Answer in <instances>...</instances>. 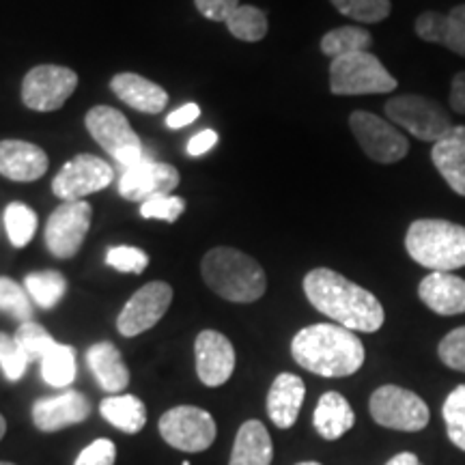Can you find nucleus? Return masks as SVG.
I'll list each match as a JSON object with an SVG mask.
<instances>
[{
	"instance_id": "f257e3e1",
	"label": "nucleus",
	"mask_w": 465,
	"mask_h": 465,
	"mask_svg": "<svg viewBox=\"0 0 465 465\" xmlns=\"http://www.w3.org/2000/svg\"><path fill=\"white\" fill-rule=\"evenodd\" d=\"M308 302L351 332H377L386 322L381 302L371 291L351 282L330 267H317L304 276Z\"/></svg>"
},
{
	"instance_id": "f03ea898",
	"label": "nucleus",
	"mask_w": 465,
	"mask_h": 465,
	"mask_svg": "<svg viewBox=\"0 0 465 465\" xmlns=\"http://www.w3.org/2000/svg\"><path fill=\"white\" fill-rule=\"evenodd\" d=\"M291 356L319 377H349L362 369L366 351L356 332L339 323H315L291 341Z\"/></svg>"
},
{
	"instance_id": "7ed1b4c3",
	"label": "nucleus",
	"mask_w": 465,
	"mask_h": 465,
	"mask_svg": "<svg viewBox=\"0 0 465 465\" xmlns=\"http://www.w3.org/2000/svg\"><path fill=\"white\" fill-rule=\"evenodd\" d=\"M201 274L207 287L235 304H252L267 291V276L257 259L237 248L218 246L203 257Z\"/></svg>"
},
{
	"instance_id": "20e7f679",
	"label": "nucleus",
	"mask_w": 465,
	"mask_h": 465,
	"mask_svg": "<svg viewBox=\"0 0 465 465\" xmlns=\"http://www.w3.org/2000/svg\"><path fill=\"white\" fill-rule=\"evenodd\" d=\"M405 250L427 270H461L465 267V226L438 218L416 220L407 229Z\"/></svg>"
},
{
	"instance_id": "39448f33",
	"label": "nucleus",
	"mask_w": 465,
	"mask_h": 465,
	"mask_svg": "<svg viewBox=\"0 0 465 465\" xmlns=\"http://www.w3.org/2000/svg\"><path fill=\"white\" fill-rule=\"evenodd\" d=\"M397 86L399 80L371 52L332 58L330 65V91L334 95H377L392 93Z\"/></svg>"
},
{
	"instance_id": "423d86ee",
	"label": "nucleus",
	"mask_w": 465,
	"mask_h": 465,
	"mask_svg": "<svg viewBox=\"0 0 465 465\" xmlns=\"http://www.w3.org/2000/svg\"><path fill=\"white\" fill-rule=\"evenodd\" d=\"M383 113L394 125L403 127L405 132L424 143L435 144L455 127L449 110L440 102L431 100V97L414 95V93H405V95L388 100Z\"/></svg>"
},
{
	"instance_id": "0eeeda50",
	"label": "nucleus",
	"mask_w": 465,
	"mask_h": 465,
	"mask_svg": "<svg viewBox=\"0 0 465 465\" xmlns=\"http://www.w3.org/2000/svg\"><path fill=\"white\" fill-rule=\"evenodd\" d=\"M84 125L93 141L106 149L110 158L119 162L121 166L132 168L144 158L143 143L138 134L132 130L130 121L124 113L110 106H95L84 116Z\"/></svg>"
},
{
	"instance_id": "6e6552de",
	"label": "nucleus",
	"mask_w": 465,
	"mask_h": 465,
	"mask_svg": "<svg viewBox=\"0 0 465 465\" xmlns=\"http://www.w3.org/2000/svg\"><path fill=\"white\" fill-rule=\"evenodd\" d=\"M369 410L377 424L394 431H422L431 420V411L416 392L392 383L377 388L371 394Z\"/></svg>"
},
{
	"instance_id": "1a4fd4ad",
	"label": "nucleus",
	"mask_w": 465,
	"mask_h": 465,
	"mask_svg": "<svg viewBox=\"0 0 465 465\" xmlns=\"http://www.w3.org/2000/svg\"><path fill=\"white\" fill-rule=\"evenodd\" d=\"M160 435L168 446L182 452H203L216 440L218 427L213 416L203 407L177 405L160 418Z\"/></svg>"
},
{
	"instance_id": "9d476101",
	"label": "nucleus",
	"mask_w": 465,
	"mask_h": 465,
	"mask_svg": "<svg viewBox=\"0 0 465 465\" xmlns=\"http://www.w3.org/2000/svg\"><path fill=\"white\" fill-rule=\"evenodd\" d=\"M349 127L360 147L377 164H397L410 153V143L391 121L366 110H356L349 116Z\"/></svg>"
},
{
	"instance_id": "9b49d317",
	"label": "nucleus",
	"mask_w": 465,
	"mask_h": 465,
	"mask_svg": "<svg viewBox=\"0 0 465 465\" xmlns=\"http://www.w3.org/2000/svg\"><path fill=\"white\" fill-rule=\"evenodd\" d=\"M78 86V74L63 65H37L22 80V102L35 113L63 108Z\"/></svg>"
},
{
	"instance_id": "f8f14e48",
	"label": "nucleus",
	"mask_w": 465,
	"mask_h": 465,
	"mask_svg": "<svg viewBox=\"0 0 465 465\" xmlns=\"http://www.w3.org/2000/svg\"><path fill=\"white\" fill-rule=\"evenodd\" d=\"M114 179L113 166L91 153H80L63 164L52 182V192L61 201H83L93 192L106 190Z\"/></svg>"
},
{
	"instance_id": "ddd939ff",
	"label": "nucleus",
	"mask_w": 465,
	"mask_h": 465,
	"mask_svg": "<svg viewBox=\"0 0 465 465\" xmlns=\"http://www.w3.org/2000/svg\"><path fill=\"white\" fill-rule=\"evenodd\" d=\"M93 207L86 201L61 203L45 224V246L56 259H72L91 229Z\"/></svg>"
},
{
	"instance_id": "4468645a",
	"label": "nucleus",
	"mask_w": 465,
	"mask_h": 465,
	"mask_svg": "<svg viewBox=\"0 0 465 465\" xmlns=\"http://www.w3.org/2000/svg\"><path fill=\"white\" fill-rule=\"evenodd\" d=\"M173 302V287L168 282L153 281L144 284L127 300L124 311L116 317V330L125 339L138 336L155 328L162 317L166 315Z\"/></svg>"
},
{
	"instance_id": "2eb2a0df",
	"label": "nucleus",
	"mask_w": 465,
	"mask_h": 465,
	"mask_svg": "<svg viewBox=\"0 0 465 465\" xmlns=\"http://www.w3.org/2000/svg\"><path fill=\"white\" fill-rule=\"evenodd\" d=\"M179 185V171L164 162L144 155L136 166L125 168L119 182V194L125 201H147L151 196L171 194Z\"/></svg>"
},
{
	"instance_id": "dca6fc26",
	"label": "nucleus",
	"mask_w": 465,
	"mask_h": 465,
	"mask_svg": "<svg viewBox=\"0 0 465 465\" xmlns=\"http://www.w3.org/2000/svg\"><path fill=\"white\" fill-rule=\"evenodd\" d=\"M196 375L207 388H218L231 380L235 371V347L223 332L203 330L194 341Z\"/></svg>"
},
{
	"instance_id": "f3484780",
	"label": "nucleus",
	"mask_w": 465,
	"mask_h": 465,
	"mask_svg": "<svg viewBox=\"0 0 465 465\" xmlns=\"http://www.w3.org/2000/svg\"><path fill=\"white\" fill-rule=\"evenodd\" d=\"M91 416V401L78 391H65L56 397L35 401L33 422L39 431L54 433L72 424L84 422Z\"/></svg>"
},
{
	"instance_id": "a211bd4d",
	"label": "nucleus",
	"mask_w": 465,
	"mask_h": 465,
	"mask_svg": "<svg viewBox=\"0 0 465 465\" xmlns=\"http://www.w3.org/2000/svg\"><path fill=\"white\" fill-rule=\"evenodd\" d=\"M45 151L26 141H0V174L17 183H31L48 173Z\"/></svg>"
},
{
	"instance_id": "6ab92c4d",
	"label": "nucleus",
	"mask_w": 465,
	"mask_h": 465,
	"mask_svg": "<svg viewBox=\"0 0 465 465\" xmlns=\"http://www.w3.org/2000/svg\"><path fill=\"white\" fill-rule=\"evenodd\" d=\"M416 35L422 42L444 45L446 50L465 56V5H457L449 14L424 11L416 20Z\"/></svg>"
},
{
	"instance_id": "aec40b11",
	"label": "nucleus",
	"mask_w": 465,
	"mask_h": 465,
	"mask_svg": "<svg viewBox=\"0 0 465 465\" xmlns=\"http://www.w3.org/2000/svg\"><path fill=\"white\" fill-rule=\"evenodd\" d=\"M418 298L441 317L465 312V281L450 272H431L418 284Z\"/></svg>"
},
{
	"instance_id": "412c9836",
	"label": "nucleus",
	"mask_w": 465,
	"mask_h": 465,
	"mask_svg": "<svg viewBox=\"0 0 465 465\" xmlns=\"http://www.w3.org/2000/svg\"><path fill=\"white\" fill-rule=\"evenodd\" d=\"M306 399V386L302 377L281 373L267 392V414L278 429H291L298 420Z\"/></svg>"
},
{
	"instance_id": "4be33fe9",
	"label": "nucleus",
	"mask_w": 465,
	"mask_h": 465,
	"mask_svg": "<svg viewBox=\"0 0 465 465\" xmlns=\"http://www.w3.org/2000/svg\"><path fill=\"white\" fill-rule=\"evenodd\" d=\"M110 89L121 102L143 114H160L168 104V93L143 75L125 72L110 80Z\"/></svg>"
},
{
	"instance_id": "5701e85b",
	"label": "nucleus",
	"mask_w": 465,
	"mask_h": 465,
	"mask_svg": "<svg viewBox=\"0 0 465 465\" xmlns=\"http://www.w3.org/2000/svg\"><path fill=\"white\" fill-rule=\"evenodd\" d=\"M431 160L450 190L465 196V125H455L433 144Z\"/></svg>"
},
{
	"instance_id": "b1692460",
	"label": "nucleus",
	"mask_w": 465,
	"mask_h": 465,
	"mask_svg": "<svg viewBox=\"0 0 465 465\" xmlns=\"http://www.w3.org/2000/svg\"><path fill=\"white\" fill-rule=\"evenodd\" d=\"M86 362L95 381L108 394L125 391L130 383V369L124 362V356L113 342H95L86 351Z\"/></svg>"
},
{
	"instance_id": "393cba45",
	"label": "nucleus",
	"mask_w": 465,
	"mask_h": 465,
	"mask_svg": "<svg viewBox=\"0 0 465 465\" xmlns=\"http://www.w3.org/2000/svg\"><path fill=\"white\" fill-rule=\"evenodd\" d=\"M274 446L261 420H246L235 435L229 465H272Z\"/></svg>"
},
{
	"instance_id": "a878e982",
	"label": "nucleus",
	"mask_w": 465,
	"mask_h": 465,
	"mask_svg": "<svg viewBox=\"0 0 465 465\" xmlns=\"http://www.w3.org/2000/svg\"><path fill=\"white\" fill-rule=\"evenodd\" d=\"M312 424H315L317 433L323 440L334 441L342 438L356 424V414H353L351 405H349V401L342 394L325 392L315 407Z\"/></svg>"
},
{
	"instance_id": "bb28decb",
	"label": "nucleus",
	"mask_w": 465,
	"mask_h": 465,
	"mask_svg": "<svg viewBox=\"0 0 465 465\" xmlns=\"http://www.w3.org/2000/svg\"><path fill=\"white\" fill-rule=\"evenodd\" d=\"M100 414L124 433H141L147 422V407L134 394H113L100 403Z\"/></svg>"
},
{
	"instance_id": "cd10ccee",
	"label": "nucleus",
	"mask_w": 465,
	"mask_h": 465,
	"mask_svg": "<svg viewBox=\"0 0 465 465\" xmlns=\"http://www.w3.org/2000/svg\"><path fill=\"white\" fill-rule=\"evenodd\" d=\"M371 45H373V35L362 26H339L325 33L322 39V52L330 58L369 52Z\"/></svg>"
},
{
	"instance_id": "c85d7f7f",
	"label": "nucleus",
	"mask_w": 465,
	"mask_h": 465,
	"mask_svg": "<svg viewBox=\"0 0 465 465\" xmlns=\"http://www.w3.org/2000/svg\"><path fill=\"white\" fill-rule=\"evenodd\" d=\"M25 289L35 304L48 311V308H54L58 302L65 298L67 281L65 276L58 274L54 270L33 272V274L25 278Z\"/></svg>"
},
{
	"instance_id": "c756f323",
	"label": "nucleus",
	"mask_w": 465,
	"mask_h": 465,
	"mask_svg": "<svg viewBox=\"0 0 465 465\" xmlns=\"http://www.w3.org/2000/svg\"><path fill=\"white\" fill-rule=\"evenodd\" d=\"M42 377L52 388H67L75 380V351L74 347L56 342L48 356L42 360Z\"/></svg>"
},
{
	"instance_id": "7c9ffc66",
	"label": "nucleus",
	"mask_w": 465,
	"mask_h": 465,
	"mask_svg": "<svg viewBox=\"0 0 465 465\" xmlns=\"http://www.w3.org/2000/svg\"><path fill=\"white\" fill-rule=\"evenodd\" d=\"M224 25L232 37L242 42H261L267 35V15L252 5H240Z\"/></svg>"
},
{
	"instance_id": "2f4dec72",
	"label": "nucleus",
	"mask_w": 465,
	"mask_h": 465,
	"mask_svg": "<svg viewBox=\"0 0 465 465\" xmlns=\"http://www.w3.org/2000/svg\"><path fill=\"white\" fill-rule=\"evenodd\" d=\"M5 229L15 248H25L33 242L37 231V213L25 203H11L5 209Z\"/></svg>"
},
{
	"instance_id": "473e14b6",
	"label": "nucleus",
	"mask_w": 465,
	"mask_h": 465,
	"mask_svg": "<svg viewBox=\"0 0 465 465\" xmlns=\"http://www.w3.org/2000/svg\"><path fill=\"white\" fill-rule=\"evenodd\" d=\"M14 339L17 345H20L22 351H25L28 362H42V360L48 356L50 349L56 345V341L52 339L48 330L35 322L20 323V328L15 330Z\"/></svg>"
},
{
	"instance_id": "72a5a7b5",
	"label": "nucleus",
	"mask_w": 465,
	"mask_h": 465,
	"mask_svg": "<svg viewBox=\"0 0 465 465\" xmlns=\"http://www.w3.org/2000/svg\"><path fill=\"white\" fill-rule=\"evenodd\" d=\"M342 15L351 17L360 25H377L386 20L392 11L391 0H330Z\"/></svg>"
},
{
	"instance_id": "f704fd0d",
	"label": "nucleus",
	"mask_w": 465,
	"mask_h": 465,
	"mask_svg": "<svg viewBox=\"0 0 465 465\" xmlns=\"http://www.w3.org/2000/svg\"><path fill=\"white\" fill-rule=\"evenodd\" d=\"M441 416H444L450 441L459 450L465 452V383L457 386L446 397L444 407H441Z\"/></svg>"
},
{
	"instance_id": "c9c22d12",
	"label": "nucleus",
	"mask_w": 465,
	"mask_h": 465,
	"mask_svg": "<svg viewBox=\"0 0 465 465\" xmlns=\"http://www.w3.org/2000/svg\"><path fill=\"white\" fill-rule=\"evenodd\" d=\"M0 311L9 312L17 322L26 323L33 319L31 295L25 287H20L15 281L7 276H0Z\"/></svg>"
},
{
	"instance_id": "e433bc0d",
	"label": "nucleus",
	"mask_w": 465,
	"mask_h": 465,
	"mask_svg": "<svg viewBox=\"0 0 465 465\" xmlns=\"http://www.w3.org/2000/svg\"><path fill=\"white\" fill-rule=\"evenodd\" d=\"M28 358L25 356L14 336L0 332V369L9 381H20L28 369Z\"/></svg>"
},
{
	"instance_id": "4c0bfd02",
	"label": "nucleus",
	"mask_w": 465,
	"mask_h": 465,
	"mask_svg": "<svg viewBox=\"0 0 465 465\" xmlns=\"http://www.w3.org/2000/svg\"><path fill=\"white\" fill-rule=\"evenodd\" d=\"M185 212V201L173 194L151 196L141 205V216L147 220H164V223H177V218Z\"/></svg>"
},
{
	"instance_id": "58836bf2",
	"label": "nucleus",
	"mask_w": 465,
	"mask_h": 465,
	"mask_svg": "<svg viewBox=\"0 0 465 465\" xmlns=\"http://www.w3.org/2000/svg\"><path fill=\"white\" fill-rule=\"evenodd\" d=\"M106 263L125 274H143L149 265V254L134 246H114L106 252Z\"/></svg>"
},
{
	"instance_id": "ea45409f",
	"label": "nucleus",
	"mask_w": 465,
	"mask_h": 465,
	"mask_svg": "<svg viewBox=\"0 0 465 465\" xmlns=\"http://www.w3.org/2000/svg\"><path fill=\"white\" fill-rule=\"evenodd\" d=\"M438 353L441 362L449 366V369L465 373V325L455 328L440 341Z\"/></svg>"
},
{
	"instance_id": "a19ab883",
	"label": "nucleus",
	"mask_w": 465,
	"mask_h": 465,
	"mask_svg": "<svg viewBox=\"0 0 465 465\" xmlns=\"http://www.w3.org/2000/svg\"><path fill=\"white\" fill-rule=\"evenodd\" d=\"M116 446L106 438L91 441L86 449L80 452L74 465H114Z\"/></svg>"
},
{
	"instance_id": "79ce46f5",
	"label": "nucleus",
	"mask_w": 465,
	"mask_h": 465,
	"mask_svg": "<svg viewBox=\"0 0 465 465\" xmlns=\"http://www.w3.org/2000/svg\"><path fill=\"white\" fill-rule=\"evenodd\" d=\"M194 5L207 20L226 22L232 15V11L240 7V0H194Z\"/></svg>"
},
{
	"instance_id": "37998d69",
	"label": "nucleus",
	"mask_w": 465,
	"mask_h": 465,
	"mask_svg": "<svg viewBox=\"0 0 465 465\" xmlns=\"http://www.w3.org/2000/svg\"><path fill=\"white\" fill-rule=\"evenodd\" d=\"M199 116H201L199 104H183L182 108L173 110V113L168 114L166 125L171 127V130H182V127L194 124V121L199 119Z\"/></svg>"
},
{
	"instance_id": "c03bdc74",
	"label": "nucleus",
	"mask_w": 465,
	"mask_h": 465,
	"mask_svg": "<svg viewBox=\"0 0 465 465\" xmlns=\"http://www.w3.org/2000/svg\"><path fill=\"white\" fill-rule=\"evenodd\" d=\"M218 144V134L213 130H203L188 141V155L192 158H199V155L207 153L209 149H213Z\"/></svg>"
},
{
	"instance_id": "a18cd8bd",
	"label": "nucleus",
	"mask_w": 465,
	"mask_h": 465,
	"mask_svg": "<svg viewBox=\"0 0 465 465\" xmlns=\"http://www.w3.org/2000/svg\"><path fill=\"white\" fill-rule=\"evenodd\" d=\"M449 106L452 113L465 114V72H459L455 74V78H452Z\"/></svg>"
},
{
	"instance_id": "49530a36",
	"label": "nucleus",
	"mask_w": 465,
	"mask_h": 465,
	"mask_svg": "<svg viewBox=\"0 0 465 465\" xmlns=\"http://www.w3.org/2000/svg\"><path fill=\"white\" fill-rule=\"evenodd\" d=\"M386 465H422V463L414 452H399V455H394Z\"/></svg>"
},
{
	"instance_id": "de8ad7c7",
	"label": "nucleus",
	"mask_w": 465,
	"mask_h": 465,
	"mask_svg": "<svg viewBox=\"0 0 465 465\" xmlns=\"http://www.w3.org/2000/svg\"><path fill=\"white\" fill-rule=\"evenodd\" d=\"M5 433H7V420H5V416L0 414V440L5 438Z\"/></svg>"
},
{
	"instance_id": "09e8293b",
	"label": "nucleus",
	"mask_w": 465,
	"mask_h": 465,
	"mask_svg": "<svg viewBox=\"0 0 465 465\" xmlns=\"http://www.w3.org/2000/svg\"><path fill=\"white\" fill-rule=\"evenodd\" d=\"M295 465H322V463H317V461H302V463H295Z\"/></svg>"
},
{
	"instance_id": "8fccbe9b",
	"label": "nucleus",
	"mask_w": 465,
	"mask_h": 465,
	"mask_svg": "<svg viewBox=\"0 0 465 465\" xmlns=\"http://www.w3.org/2000/svg\"><path fill=\"white\" fill-rule=\"evenodd\" d=\"M0 465H15V463H9V461H0Z\"/></svg>"
}]
</instances>
